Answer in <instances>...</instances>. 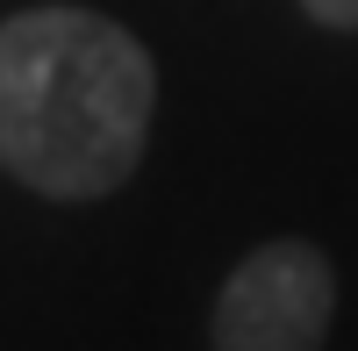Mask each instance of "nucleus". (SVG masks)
I'll return each mask as SVG.
<instances>
[{
  "label": "nucleus",
  "mask_w": 358,
  "mask_h": 351,
  "mask_svg": "<svg viewBox=\"0 0 358 351\" xmlns=\"http://www.w3.org/2000/svg\"><path fill=\"white\" fill-rule=\"evenodd\" d=\"M337 323V273L301 237L258 244L215 294V351H322Z\"/></svg>",
  "instance_id": "nucleus-2"
},
{
  "label": "nucleus",
  "mask_w": 358,
  "mask_h": 351,
  "mask_svg": "<svg viewBox=\"0 0 358 351\" xmlns=\"http://www.w3.org/2000/svg\"><path fill=\"white\" fill-rule=\"evenodd\" d=\"M158 65L94 8H22L0 22V165L50 201H101L136 172Z\"/></svg>",
  "instance_id": "nucleus-1"
},
{
  "label": "nucleus",
  "mask_w": 358,
  "mask_h": 351,
  "mask_svg": "<svg viewBox=\"0 0 358 351\" xmlns=\"http://www.w3.org/2000/svg\"><path fill=\"white\" fill-rule=\"evenodd\" d=\"M301 8L315 22H330V29H358V0H301Z\"/></svg>",
  "instance_id": "nucleus-3"
}]
</instances>
